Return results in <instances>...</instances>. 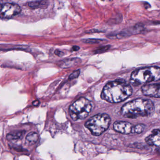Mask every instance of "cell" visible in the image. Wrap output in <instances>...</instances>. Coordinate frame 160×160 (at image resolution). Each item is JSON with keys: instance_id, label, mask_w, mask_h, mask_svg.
<instances>
[{"instance_id": "obj_15", "label": "cell", "mask_w": 160, "mask_h": 160, "mask_svg": "<svg viewBox=\"0 0 160 160\" xmlns=\"http://www.w3.org/2000/svg\"><path fill=\"white\" fill-rule=\"evenodd\" d=\"M104 40L101 39H95V38H89V39H84L82 42L88 44H99L101 42H103Z\"/></svg>"}, {"instance_id": "obj_13", "label": "cell", "mask_w": 160, "mask_h": 160, "mask_svg": "<svg viewBox=\"0 0 160 160\" xmlns=\"http://www.w3.org/2000/svg\"><path fill=\"white\" fill-rule=\"evenodd\" d=\"M48 3L46 1H35V2H30L28 5L31 8H41L47 7Z\"/></svg>"}, {"instance_id": "obj_7", "label": "cell", "mask_w": 160, "mask_h": 160, "mask_svg": "<svg viewBox=\"0 0 160 160\" xmlns=\"http://www.w3.org/2000/svg\"><path fill=\"white\" fill-rule=\"evenodd\" d=\"M144 96L160 98V84H148L142 88Z\"/></svg>"}, {"instance_id": "obj_8", "label": "cell", "mask_w": 160, "mask_h": 160, "mask_svg": "<svg viewBox=\"0 0 160 160\" xmlns=\"http://www.w3.org/2000/svg\"><path fill=\"white\" fill-rule=\"evenodd\" d=\"M134 126L126 121H116L113 124V128L116 131L124 134L133 133Z\"/></svg>"}, {"instance_id": "obj_16", "label": "cell", "mask_w": 160, "mask_h": 160, "mask_svg": "<svg viewBox=\"0 0 160 160\" xmlns=\"http://www.w3.org/2000/svg\"><path fill=\"white\" fill-rule=\"evenodd\" d=\"M80 74V70H76V71H74V72H73V73H72V74L69 76L68 79H69V80H71L77 78H78V77H79Z\"/></svg>"}, {"instance_id": "obj_20", "label": "cell", "mask_w": 160, "mask_h": 160, "mask_svg": "<svg viewBox=\"0 0 160 160\" xmlns=\"http://www.w3.org/2000/svg\"><path fill=\"white\" fill-rule=\"evenodd\" d=\"M72 49L74 51H77L80 49V48L78 46H74V47H72Z\"/></svg>"}, {"instance_id": "obj_21", "label": "cell", "mask_w": 160, "mask_h": 160, "mask_svg": "<svg viewBox=\"0 0 160 160\" xmlns=\"http://www.w3.org/2000/svg\"><path fill=\"white\" fill-rule=\"evenodd\" d=\"M144 5L145 8L146 9L149 8H150V7H151L150 6V5L149 4V3H148V2H145Z\"/></svg>"}, {"instance_id": "obj_6", "label": "cell", "mask_w": 160, "mask_h": 160, "mask_svg": "<svg viewBox=\"0 0 160 160\" xmlns=\"http://www.w3.org/2000/svg\"><path fill=\"white\" fill-rule=\"evenodd\" d=\"M21 10L19 6L17 4L10 3L0 4V18H11L19 14Z\"/></svg>"}, {"instance_id": "obj_1", "label": "cell", "mask_w": 160, "mask_h": 160, "mask_svg": "<svg viewBox=\"0 0 160 160\" xmlns=\"http://www.w3.org/2000/svg\"><path fill=\"white\" fill-rule=\"evenodd\" d=\"M131 86L125 81L116 80L108 83L102 89V99L110 103L124 101L132 94Z\"/></svg>"}, {"instance_id": "obj_5", "label": "cell", "mask_w": 160, "mask_h": 160, "mask_svg": "<svg viewBox=\"0 0 160 160\" xmlns=\"http://www.w3.org/2000/svg\"><path fill=\"white\" fill-rule=\"evenodd\" d=\"M92 109V102L86 98H81L70 106L69 113L74 121L83 120L88 116Z\"/></svg>"}, {"instance_id": "obj_10", "label": "cell", "mask_w": 160, "mask_h": 160, "mask_svg": "<svg viewBox=\"0 0 160 160\" xmlns=\"http://www.w3.org/2000/svg\"><path fill=\"white\" fill-rule=\"evenodd\" d=\"M81 60L78 58H71L68 60L61 61L60 64V67L62 68H68L80 62Z\"/></svg>"}, {"instance_id": "obj_3", "label": "cell", "mask_w": 160, "mask_h": 160, "mask_svg": "<svg viewBox=\"0 0 160 160\" xmlns=\"http://www.w3.org/2000/svg\"><path fill=\"white\" fill-rule=\"evenodd\" d=\"M160 80V68L150 67L133 71L131 76L130 82L133 86H138Z\"/></svg>"}, {"instance_id": "obj_2", "label": "cell", "mask_w": 160, "mask_h": 160, "mask_svg": "<svg viewBox=\"0 0 160 160\" xmlns=\"http://www.w3.org/2000/svg\"><path fill=\"white\" fill-rule=\"evenodd\" d=\"M155 106L150 100L138 98L127 102L121 108V114L125 118H135L146 117L154 112Z\"/></svg>"}, {"instance_id": "obj_11", "label": "cell", "mask_w": 160, "mask_h": 160, "mask_svg": "<svg viewBox=\"0 0 160 160\" xmlns=\"http://www.w3.org/2000/svg\"><path fill=\"white\" fill-rule=\"evenodd\" d=\"M25 133V131H18L10 132L7 135L6 138L8 141H14L21 139Z\"/></svg>"}, {"instance_id": "obj_18", "label": "cell", "mask_w": 160, "mask_h": 160, "mask_svg": "<svg viewBox=\"0 0 160 160\" xmlns=\"http://www.w3.org/2000/svg\"><path fill=\"white\" fill-rule=\"evenodd\" d=\"M55 54H56L57 56H59V57H62L64 55V53L63 52H62L61 51L58 50H56L55 51Z\"/></svg>"}, {"instance_id": "obj_9", "label": "cell", "mask_w": 160, "mask_h": 160, "mask_svg": "<svg viewBox=\"0 0 160 160\" xmlns=\"http://www.w3.org/2000/svg\"><path fill=\"white\" fill-rule=\"evenodd\" d=\"M145 141L148 144L160 148V130L155 129L151 134L146 138Z\"/></svg>"}, {"instance_id": "obj_4", "label": "cell", "mask_w": 160, "mask_h": 160, "mask_svg": "<svg viewBox=\"0 0 160 160\" xmlns=\"http://www.w3.org/2000/svg\"><path fill=\"white\" fill-rule=\"evenodd\" d=\"M111 121V118L107 114H98L89 118L85 126L93 135L99 136L109 128Z\"/></svg>"}, {"instance_id": "obj_17", "label": "cell", "mask_w": 160, "mask_h": 160, "mask_svg": "<svg viewBox=\"0 0 160 160\" xmlns=\"http://www.w3.org/2000/svg\"><path fill=\"white\" fill-rule=\"evenodd\" d=\"M110 48V46H104V47H102V48H100L99 49H98L97 50L95 51V53H101L102 52H104L107 51V50L109 49V48Z\"/></svg>"}, {"instance_id": "obj_12", "label": "cell", "mask_w": 160, "mask_h": 160, "mask_svg": "<svg viewBox=\"0 0 160 160\" xmlns=\"http://www.w3.org/2000/svg\"><path fill=\"white\" fill-rule=\"evenodd\" d=\"M38 139V133L35 132H31L27 134L25 141L29 145H32L37 142Z\"/></svg>"}, {"instance_id": "obj_19", "label": "cell", "mask_w": 160, "mask_h": 160, "mask_svg": "<svg viewBox=\"0 0 160 160\" xmlns=\"http://www.w3.org/2000/svg\"><path fill=\"white\" fill-rule=\"evenodd\" d=\"M32 104L34 106H38L39 104V102L38 100L34 101L33 102Z\"/></svg>"}, {"instance_id": "obj_14", "label": "cell", "mask_w": 160, "mask_h": 160, "mask_svg": "<svg viewBox=\"0 0 160 160\" xmlns=\"http://www.w3.org/2000/svg\"><path fill=\"white\" fill-rule=\"evenodd\" d=\"M145 126L143 124H137L134 126L133 133H141L144 130Z\"/></svg>"}]
</instances>
